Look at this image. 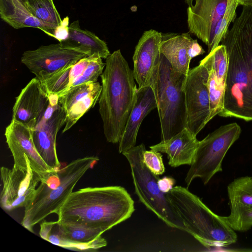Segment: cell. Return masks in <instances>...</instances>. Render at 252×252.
<instances>
[{
  "label": "cell",
  "mask_w": 252,
  "mask_h": 252,
  "mask_svg": "<svg viewBox=\"0 0 252 252\" xmlns=\"http://www.w3.org/2000/svg\"><path fill=\"white\" fill-rule=\"evenodd\" d=\"M221 43L226 49L228 69L224 108L219 114L252 121V6H243Z\"/></svg>",
  "instance_id": "cell-1"
},
{
  "label": "cell",
  "mask_w": 252,
  "mask_h": 252,
  "mask_svg": "<svg viewBox=\"0 0 252 252\" xmlns=\"http://www.w3.org/2000/svg\"><path fill=\"white\" fill-rule=\"evenodd\" d=\"M134 203L123 187H88L72 192L56 212L60 223H77L103 233L129 218Z\"/></svg>",
  "instance_id": "cell-2"
},
{
  "label": "cell",
  "mask_w": 252,
  "mask_h": 252,
  "mask_svg": "<svg viewBox=\"0 0 252 252\" xmlns=\"http://www.w3.org/2000/svg\"><path fill=\"white\" fill-rule=\"evenodd\" d=\"M100 77L102 90L98 104L104 134L107 142L116 144L125 130L138 88L133 71L119 49L106 59Z\"/></svg>",
  "instance_id": "cell-3"
},
{
  "label": "cell",
  "mask_w": 252,
  "mask_h": 252,
  "mask_svg": "<svg viewBox=\"0 0 252 252\" xmlns=\"http://www.w3.org/2000/svg\"><path fill=\"white\" fill-rule=\"evenodd\" d=\"M166 195L186 232L206 247H226L237 241L236 233L223 217L212 212L187 188L177 186Z\"/></svg>",
  "instance_id": "cell-4"
},
{
  "label": "cell",
  "mask_w": 252,
  "mask_h": 252,
  "mask_svg": "<svg viewBox=\"0 0 252 252\" xmlns=\"http://www.w3.org/2000/svg\"><path fill=\"white\" fill-rule=\"evenodd\" d=\"M98 160L94 156L77 158L41 182L25 207L22 226L33 232L35 225L56 214L80 179Z\"/></svg>",
  "instance_id": "cell-5"
},
{
  "label": "cell",
  "mask_w": 252,
  "mask_h": 252,
  "mask_svg": "<svg viewBox=\"0 0 252 252\" xmlns=\"http://www.w3.org/2000/svg\"><path fill=\"white\" fill-rule=\"evenodd\" d=\"M186 78L161 54L158 73L151 87L157 101L161 140L170 138L187 127Z\"/></svg>",
  "instance_id": "cell-6"
},
{
  "label": "cell",
  "mask_w": 252,
  "mask_h": 252,
  "mask_svg": "<svg viewBox=\"0 0 252 252\" xmlns=\"http://www.w3.org/2000/svg\"><path fill=\"white\" fill-rule=\"evenodd\" d=\"M145 146L141 143L122 154L128 161L135 192L140 201L168 226L186 231V228L169 202L166 193L158 186L159 177L143 162Z\"/></svg>",
  "instance_id": "cell-7"
},
{
  "label": "cell",
  "mask_w": 252,
  "mask_h": 252,
  "mask_svg": "<svg viewBox=\"0 0 252 252\" xmlns=\"http://www.w3.org/2000/svg\"><path fill=\"white\" fill-rule=\"evenodd\" d=\"M241 128L236 123L220 126L199 141L185 182L189 187L194 179L204 185L222 171L223 159L230 147L239 138Z\"/></svg>",
  "instance_id": "cell-8"
},
{
  "label": "cell",
  "mask_w": 252,
  "mask_h": 252,
  "mask_svg": "<svg viewBox=\"0 0 252 252\" xmlns=\"http://www.w3.org/2000/svg\"><path fill=\"white\" fill-rule=\"evenodd\" d=\"M48 104L33 127L31 128L35 148L46 164L58 171L61 163L56 150L58 132L64 125L65 113L56 94H48Z\"/></svg>",
  "instance_id": "cell-9"
},
{
  "label": "cell",
  "mask_w": 252,
  "mask_h": 252,
  "mask_svg": "<svg viewBox=\"0 0 252 252\" xmlns=\"http://www.w3.org/2000/svg\"><path fill=\"white\" fill-rule=\"evenodd\" d=\"M209 72L202 63L189 69L184 86L187 110V128L197 134L209 122Z\"/></svg>",
  "instance_id": "cell-10"
},
{
  "label": "cell",
  "mask_w": 252,
  "mask_h": 252,
  "mask_svg": "<svg viewBox=\"0 0 252 252\" xmlns=\"http://www.w3.org/2000/svg\"><path fill=\"white\" fill-rule=\"evenodd\" d=\"M4 135L13 158L14 167L25 169L30 163L32 170L40 177V182L58 172L49 167L40 157L29 126L12 120L5 128Z\"/></svg>",
  "instance_id": "cell-11"
},
{
  "label": "cell",
  "mask_w": 252,
  "mask_h": 252,
  "mask_svg": "<svg viewBox=\"0 0 252 252\" xmlns=\"http://www.w3.org/2000/svg\"><path fill=\"white\" fill-rule=\"evenodd\" d=\"M87 56L78 50L59 42L25 51L21 61L42 82L66 65Z\"/></svg>",
  "instance_id": "cell-12"
},
{
  "label": "cell",
  "mask_w": 252,
  "mask_h": 252,
  "mask_svg": "<svg viewBox=\"0 0 252 252\" xmlns=\"http://www.w3.org/2000/svg\"><path fill=\"white\" fill-rule=\"evenodd\" d=\"M105 66L100 57L87 56L66 65L41 82L48 94H56L60 97L77 86L97 82Z\"/></svg>",
  "instance_id": "cell-13"
},
{
  "label": "cell",
  "mask_w": 252,
  "mask_h": 252,
  "mask_svg": "<svg viewBox=\"0 0 252 252\" xmlns=\"http://www.w3.org/2000/svg\"><path fill=\"white\" fill-rule=\"evenodd\" d=\"M2 188L0 206L6 211L25 207L31 200L40 178L32 169L31 164L27 169L0 168Z\"/></svg>",
  "instance_id": "cell-14"
},
{
  "label": "cell",
  "mask_w": 252,
  "mask_h": 252,
  "mask_svg": "<svg viewBox=\"0 0 252 252\" xmlns=\"http://www.w3.org/2000/svg\"><path fill=\"white\" fill-rule=\"evenodd\" d=\"M162 33L154 30L144 32L133 56V74L138 89L151 87L158 73Z\"/></svg>",
  "instance_id": "cell-15"
},
{
  "label": "cell",
  "mask_w": 252,
  "mask_h": 252,
  "mask_svg": "<svg viewBox=\"0 0 252 252\" xmlns=\"http://www.w3.org/2000/svg\"><path fill=\"white\" fill-rule=\"evenodd\" d=\"M228 0H195L187 9L189 32L195 35L212 51L215 28L224 15Z\"/></svg>",
  "instance_id": "cell-16"
},
{
  "label": "cell",
  "mask_w": 252,
  "mask_h": 252,
  "mask_svg": "<svg viewBox=\"0 0 252 252\" xmlns=\"http://www.w3.org/2000/svg\"><path fill=\"white\" fill-rule=\"evenodd\" d=\"M160 51L176 71L187 75L191 59L205 51L189 33H162Z\"/></svg>",
  "instance_id": "cell-17"
},
{
  "label": "cell",
  "mask_w": 252,
  "mask_h": 252,
  "mask_svg": "<svg viewBox=\"0 0 252 252\" xmlns=\"http://www.w3.org/2000/svg\"><path fill=\"white\" fill-rule=\"evenodd\" d=\"M102 90L99 82H88L77 86L59 97L65 113L63 133L71 128L98 101Z\"/></svg>",
  "instance_id": "cell-18"
},
{
  "label": "cell",
  "mask_w": 252,
  "mask_h": 252,
  "mask_svg": "<svg viewBox=\"0 0 252 252\" xmlns=\"http://www.w3.org/2000/svg\"><path fill=\"white\" fill-rule=\"evenodd\" d=\"M48 102V94L42 83L34 77L16 98L12 109V120L32 128L46 109Z\"/></svg>",
  "instance_id": "cell-19"
},
{
  "label": "cell",
  "mask_w": 252,
  "mask_h": 252,
  "mask_svg": "<svg viewBox=\"0 0 252 252\" xmlns=\"http://www.w3.org/2000/svg\"><path fill=\"white\" fill-rule=\"evenodd\" d=\"M157 108V101L152 87L138 88L134 105L118 143L120 153L123 154L135 146L138 130L143 119Z\"/></svg>",
  "instance_id": "cell-20"
},
{
  "label": "cell",
  "mask_w": 252,
  "mask_h": 252,
  "mask_svg": "<svg viewBox=\"0 0 252 252\" xmlns=\"http://www.w3.org/2000/svg\"><path fill=\"white\" fill-rule=\"evenodd\" d=\"M196 136L186 127L170 138L161 140L150 148L166 154L171 167L190 165L199 142Z\"/></svg>",
  "instance_id": "cell-21"
},
{
  "label": "cell",
  "mask_w": 252,
  "mask_h": 252,
  "mask_svg": "<svg viewBox=\"0 0 252 252\" xmlns=\"http://www.w3.org/2000/svg\"><path fill=\"white\" fill-rule=\"evenodd\" d=\"M62 247L75 251H92L107 245L99 229L77 223H60Z\"/></svg>",
  "instance_id": "cell-22"
},
{
  "label": "cell",
  "mask_w": 252,
  "mask_h": 252,
  "mask_svg": "<svg viewBox=\"0 0 252 252\" xmlns=\"http://www.w3.org/2000/svg\"><path fill=\"white\" fill-rule=\"evenodd\" d=\"M0 15L2 20L15 29L37 28L54 37L57 28L43 23L33 17L18 0H0Z\"/></svg>",
  "instance_id": "cell-23"
},
{
  "label": "cell",
  "mask_w": 252,
  "mask_h": 252,
  "mask_svg": "<svg viewBox=\"0 0 252 252\" xmlns=\"http://www.w3.org/2000/svg\"><path fill=\"white\" fill-rule=\"evenodd\" d=\"M59 42L78 50L88 56L106 59L111 54L105 42L91 32L81 29L78 20L70 24L67 37Z\"/></svg>",
  "instance_id": "cell-24"
},
{
  "label": "cell",
  "mask_w": 252,
  "mask_h": 252,
  "mask_svg": "<svg viewBox=\"0 0 252 252\" xmlns=\"http://www.w3.org/2000/svg\"><path fill=\"white\" fill-rule=\"evenodd\" d=\"M231 212L252 207V177L238 178L227 187Z\"/></svg>",
  "instance_id": "cell-25"
},
{
  "label": "cell",
  "mask_w": 252,
  "mask_h": 252,
  "mask_svg": "<svg viewBox=\"0 0 252 252\" xmlns=\"http://www.w3.org/2000/svg\"><path fill=\"white\" fill-rule=\"evenodd\" d=\"M200 62L206 66L209 72L208 89L210 100V121L223 109L225 84L217 78L210 62L206 57Z\"/></svg>",
  "instance_id": "cell-26"
},
{
  "label": "cell",
  "mask_w": 252,
  "mask_h": 252,
  "mask_svg": "<svg viewBox=\"0 0 252 252\" xmlns=\"http://www.w3.org/2000/svg\"><path fill=\"white\" fill-rule=\"evenodd\" d=\"M25 6L33 17L43 23L58 28L63 22L53 0H27Z\"/></svg>",
  "instance_id": "cell-27"
},
{
  "label": "cell",
  "mask_w": 252,
  "mask_h": 252,
  "mask_svg": "<svg viewBox=\"0 0 252 252\" xmlns=\"http://www.w3.org/2000/svg\"><path fill=\"white\" fill-rule=\"evenodd\" d=\"M217 78L225 84L227 69L228 56L225 47L219 45L206 56Z\"/></svg>",
  "instance_id": "cell-28"
},
{
  "label": "cell",
  "mask_w": 252,
  "mask_h": 252,
  "mask_svg": "<svg viewBox=\"0 0 252 252\" xmlns=\"http://www.w3.org/2000/svg\"><path fill=\"white\" fill-rule=\"evenodd\" d=\"M238 5L237 0H228L225 13L215 28L212 51L219 45L228 31L230 24L236 18V10Z\"/></svg>",
  "instance_id": "cell-29"
},
{
  "label": "cell",
  "mask_w": 252,
  "mask_h": 252,
  "mask_svg": "<svg viewBox=\"0 0 252 252\" xmlns=\"http://www.w3.org/2000/svg\"><path fill=\"white\" fill-rule=\"evenodd\" d=\"M223 218L234 231H247L252 227V207L231 212L228 216Z\"/></svg>",
  "instance_id": "cell-30"
},
{
  "label": "cell",
  "mask_w": 252,
  "mask_h": 252,
  "mask_svg": "<svg viewBox=\"0 0 252 252\" xmlns=\"http://www.w3.org/2000/svg\"><path fill=\"white\" fill-rule=\"evenodd\" d=\"M40 236L52 244L62 247V231L60 224L56 221H43L40 225Z\"/></svg>",
  "instance_id": "cell-31"
},
{
  "label": "cell",
  "mask_w": 252,
  "mask_h": 252,
  "mask_svg": "<svg viewBox=\"0 0 252 252\" xmlns=\"http://www.w3.org/2000/svg\"><path fill=\"white\" fill-rule=\"evenodd\" d=\"M162 157V155L158 151L146 150L143 153V162L152 173L158 176L165 172Z\"/></svg>",
  "instance_id": "cell-32"
},
{
  "label": "cell",
  "mask_w": 252,
  "mask_h": 252,
  "mask_svg": "<svg viewBox=\"0 0 252 252\" xmlns=\"http://www.w3.org/2000/svg\"><path fill=\"white\" fill-rule=\"evenodd\" d=\"M68 17H65L63 20L62 24L57 28L55 31L54 38L57 39L59 42L65 40L68 36Z\"/></svg>",
  "instance_id": "cell-33"
},
{
  "label": "cell",
  "mask_w": 252,
  "mask_h": 252,
  "mask_svg": "<svg viewBox=\"0 0 252 252\" xmlns=\"http://www.w3.org/2000/svg\"><path fill=\"white\" fill-rule=\"evenodd\" d=\"M175 182V180L173 178L165 176L161 179H159L158 185L160 190L166 193L174 187Z\"/></svg>",
  "instance_id": "cell-34"
},
{
  "label": "cell",
  "mask_w": 252,
  "mask_h": 252,
  "mask_svg": "<svg viewBox=\"0 0 252 252\" xmlns=\"http://www.w3.org/2000/svg\"><path fill=\"white\" fill-rule=\"evenodd\" d=\"M239 5L243 6H252V0H237Z\"/></svg>",
  "instance_id": "cell-35"
},
{
  "label": "cell",
  "mask_w": 252,
  "mask_h": 252,
  "mask_svg": "<svg viewBox=\"0 0 252 252\" xmlns=\"http://www.w3.org/2000/svg\"><path fill=\"white\" fill-rule=\"evenodd\" d=\"M20 1L23 4H24L25 6V4L27 2V0H18Z\"/></svg>",
  "instance_id": "cell-36"
}]
</instances>
